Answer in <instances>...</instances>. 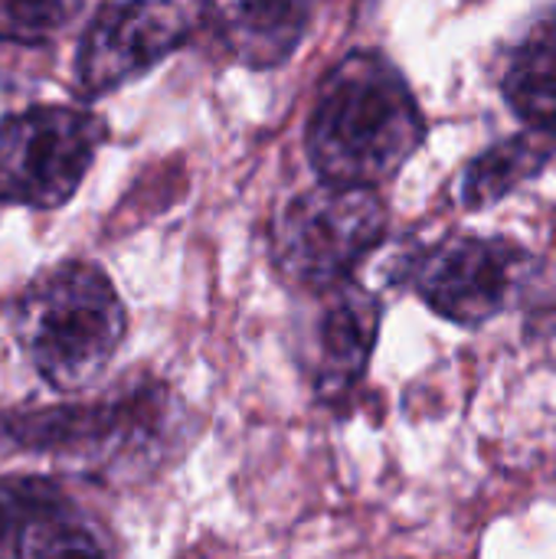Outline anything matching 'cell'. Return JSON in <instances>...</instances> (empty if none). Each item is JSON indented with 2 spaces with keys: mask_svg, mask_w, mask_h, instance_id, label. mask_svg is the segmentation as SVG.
I'll list each match as a JSON object with an SVG mask.
<instances>
[{
  "mask_svg": "<svg viewBox=\"0 0 556 559\" xmlns=\"http://www.w3.org/2000/svg\"><path fill=\"white\" fill-rule=\"evenodd\" d=\"M308 3H220L206 7L203 33H213L233 62L249 69L282 66L308 33Z\"/></svg>",
  "mask_w": 556,
  "mask_h": 559,
  "instance_id": "obj_9",
  "label": "cell"
},
{
  "mask_svg": "<svg viewBox=\"0 0 556 559\" xmlns=\"http://www.w3.org/2000/svg\"><path fill=\"white\" fill-rule=\"evenodd\" d=\"M315 298L318 305L301 331L298 360L315 396L324 403H341L367 377L383 308L380 298L357 282L318 292Z\"/></svg>",
  "mask_w": 556,
  "mask_h": 559,
  "instance_id": "obj_8",
  "label": "cell"
},
{
  "mask_svg": "<svg viewBox=\"0 0 556 559\" xmlns=\"http://www.w3.org/2000/svg\"><path fill=\"white\" fill-rule=\"evenodd\" d=\"M390 213L377 190L318 183L292 197L272 223L275 272L308 295L354 282L357 265L387 239Z\"/></svg>",
  "mask_w": 556,
  "mask_h": 559,
  "instance_id": "obj_5",
  "label": "cell"
},
{
  "mask_svg": "<svg viewBox=\"0 0 556 559\" xmlns=\"http://www.w3.org/2000/svg\"><path fill=\"white\" fill-rule=\"evenodd\" d=\"M556 154L554 131L524 128L511 138L495 141L478 151L459 177V203L472 213L488 210L521 190L528 180L541 177Z\"/></svg>",
  "mask_w": 556,
  "mask_h": 559,
  "instance_id": "obj_11",
  "label": "cell"
},
{
  "mask_svg": "<svg viewBox=\"0 0 556 559\" xmlns=\"http://www.w3.org/2000/svg\"><path fill=\"white\" fill-rule=\"evenodd\" d=\"M62 488L52 478H3L0 481V559H16L26 524L52 501Z\"/></svg>",
  "mask_w": 556,
  "mask_h": 559,
  "instance_id": "obj_14",
  "label": "cell"
},
{
  "mask_svg": "<svg viewBox=\"0 0 556 559\" xmlns=\"http://www.w3.org/2000/svg\"><path fill=\"white\" fill-rule=\"evenodd\" d=\"M541 259L508 236L452 233L413 246L393 262L390 282L410 288L439 318L482 328L511 311L537 282Z\"/></svg>",
  "mask_w": 556,
  "mask_h": 559,
  "instance_id": "obj_4",
  "label": "cell"
},
{
  "mask_svg": "<svg viewBox=\"0 0 556 559\" xmlns=\"http://www.w3.org/2000/svg\"><path fill=\"white\" fill-rule=\"evenodd\" d=\"M79 16H82V3L75 0H33V3L0 0V39L20 46H43L62 36Z\"/></svg>",
  "mask_w": 556,
  "mask_h": 559,
  "instance_id": "obj_13",
  "label": "cell"
},
{
  "mask_svg": "<svg viewBox=\"0 0 556 559\" xmlns=\"http://www.w3.org/2000/svg\"><path fill=\"white\" fill-rule=\"evenodd\" d=\"M498 85L524 128L556 134V7L537 13L518 33L505 52Z\"/></svg>",
  "mask_w": 556,
  "mask_h": 559,
  "instance_id": "obj_10",
  "label": "cell"
},
{
  "mask_svg": "<svg viewBox=\"0 0 556 559\" xmlns=\"http://www.w3.org/2000/svg\"><path fill=\"white\" fill-rule=\"evenodd\" d=\"M547 314H554V318H556V308H554V311H547Z\"/></svg>",
  "mask_w": 556,
  "mask_h": 559,
  "instance_id": "obj_15",
  "label": "cell"
},
{
  "mask_svg": "<svg viewBox=\"0 0 556 559\" xmlns=\"http://www.w3.org/2000/svg\"><path fill=\"white\" fill-rule=\"evenodd\" d=\"M108 141L88 108L33 105L0 121V206H66Z\"/></svg>",
  "mask_w": 556,
  "mask_h": 559,
  "instance_id": "obj_6",
  "label": "cell"
},
{
  "mask_svg": "<svg viewBox=\"0 0 556 559\" xmlns=\"http://www.w3.org/2000/svg\"><path fill=\"white\" fill-rule=\"evenodd\" d=\"M423 141L419 102L383 52L354 49L328 69L305 128V151L321 183L377 190Z\"/></svg>",
  "mask_w": 556,
  "mask_h": 559,
  "instance_id": "obj_1",
  "label": "cell"
},
{
  "mask_svg": "<svg viewBox=\"0 0 556 559\" xmlns=\"http://www.w3.org/2000/svg\"><path fill=\"white\" fill-rule=\"evenodd\" d=\"M16 559H118V550L108 527L62 491L26 524Z\"/></svg>",
  "mask_w": 556,
  "mask_h": 559,
  "instance_id": "obj_12",
  "label": "cell"
},
{
  "mask_svg": "<svg viewBox=\"0 0 556 559\" xmlns=\"http://www.w3.org/2000/svg\"><path fill=\"white\" fill-rule=\"evenodd\" d=\"M13 331L26 360L52 390L82 393L121 350L128 314L98 265L69 259L23 288Z\"/></svg>",
  "mask_w": 556,
  "mask_h": 559,
  "instance_id": "obj_2",
  "label": "cell"
},
{
  "mask_svg": "<svg viewBox=\"0 0 556 559\" xmlns=\"http://www.w3.org/2000/svg\"><path fill=\"white\" fill-rule=\"evenodd\" d=\"M206 3H105L88 20L79 56L75 85L85 98H98L141 79L174 49L203 33Z\"/></svg>",
  "mask_w": 556,
  "mask_h": 559,
  "instance_id": "obj_7",
  "label": "cell"
},
{
  "mask_svg": "<svg viewBox=\"0 0 556 559\" xmlns=\"http://www.w3.org/2000/svg\"><path fill=\"white\" fill-rule=\"evenodd\" d=\"M170 413L161 383H128L92 403L23 409L0 419L7 452L52 455L95 475L151 465L167 439Z\"/></svg>",
  "mask_w": 556,
  "mask_h": 559,
  "instance_id": "obj_3",
  "label": "cell"
}]
</instances>
